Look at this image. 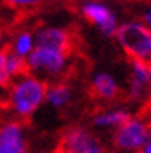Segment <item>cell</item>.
Listing matches in <instances>:
<instances>
[{
    "instance_id": "1",
    "label": "cell",
    "mask_w": 151,
    "mask_h": 153,
    "mask_svg": "<svg viewBox=\"0 0 151 153\" xmlns=\"http://www.w3.org/2000/svg\"><path fill=\"white\" fill-rule=\"evenodd\" d=\"M117 39L132 61L151 68V29L139 22L122 24L115 31Z\"/></svg>"
},
{
    "instance_id": "2",
    "label": "cell",
    "mask_w": 151,
    "mask_h": 153,
    "mask_svg": "<svg viewBox=\"0 0 151 153\" xmlns=\"http://www.w3.org/2000/svg\"><path fill=\"white\" fill-rule=\"evenodd\" d=\"M48 94V85L38 78L27 76L21 82H17L12 88V107L19 116H29L39 107Z\"/></svg>"
},
{
    "instance_id": "3",
    "label": "cell",
    "mask_w": 151,
    "mask_h": 153,
    "mask_svg": "<svg viewBox=\"0 0 151 153\" xmlns=\"http://www.w3.org/2000/svg\"><path fill=\"white\" fill-rule=\"evenodd\" d=\"M56 153H104V148L88 131L73 128L61 136Z\"/></svg>"
},
{
    "instance_id": "4",
    "label": "cell",
    "mask_w": 151,
    "mask_h": 153,
    "mask_svg": "<svg viewBox=\"0 0 151 153\" xmlns=\"http://www.w3.org/2000/svg\"><path fill=\"white\" fill-rule=\"evenodd\" d=\"M148 134H150V129L144 123L131 119L129 123H126L117 129V133L114 134V143L121 150H136L148 141Z\"/></svg>"
},
{
    "instance_id": "5",
    "label": "cell",
    "mask_w": 151,
    "mask_h": 153,
    "mask_svg": "<svg viewBox=\"0 0 151 153\" xmlns=\"http://www.w3.org/2000/svg\"><path fill=\"white\" fill-rule=\"evenodd\" d=\"M66 56L63 53H59V51L36 48L34 51H31V55L27 58V63L31 66V70H44L49 75H54L63 68Z\"/></svg>"
},
{
    "instance_id": "6",
    "label": "cell",
    "mask_w": 151,
    "mask_h": 153,
    "mask_svg": "<svg viewBox=\"0 0 151 153\" xmlns=\"http://www.w3.org/2000/svg\"><path fill=\"white\" fill-rule=\"evenodd\" d=\"M36 43H38V48L59 51L65 56L71 51V38L65 29H58V27L43 29L36 36Z\"/></svg>"
},
{
    "instance_id": "7",
    "label": "cell",
    "mask_w": 151,
    "mask_h": 153,
    "mask_svg": "<svg viewBox=\"0 0 151 153\" xmlns=\"http://www.w3.org/2000/svg\"><path fill=\"white\" fill-rule=\"evenodd\" d=\"M0 153H27L21 124L7 123L0 126Z\"/></svg>"
},
{
    "instance_id": "8",
    "label": "cell",
    "mask_w": 151,
    "mask_h": 153,
    "mask_svg": "<svg viewBox=\"0 0 151 153\" xmlns=\"http://www.w3.org/2000/svg\"><path fill=\"white\" fill-rule=\"evenodd\" d=\"M81 12H83V16H85L90 22L97 24L104 34L110 36V34H114L117 31L115 17H114V14L109 10L107 7H104V5H100V4H95V2H93V4L83 5Z\"/></svg>"
},
{
    "instance_id": "9",
    "label": "cell",
    "mask_w": 151,
    "mask_h": 153,
    "mask_svg": "<svg viewBox=\"0 0 151 153\" xmlns=\"http://www.w3.org/2000/svg\"><path fill=\"white\" fill-rule=\"evenodd\" d=\"M5 53H7V73H9V76L10 78L12 76H26L27 78L29 73H31V66H29L26 58L17 55L10 44L5 46Z\"/></svg>"
},
{
    "instance_id": "10",
    "label": "cell",
    "mask_w": 151,
    "mask_h": 153,
    "mask_svg": "<svg viewBox=\"0 0 151 153\" xmlns=\"http://www.w3.org/2000/svg\"><path fill=\"white\" fill-rule=\"evenodd\" d=\"M92 92L97 97L102 99H114L117 95V85L110 75H98L92 83Z\"/></svg>"
},
{
    "instance_id": "11",
    "label": "cell",
    "mask_w": 151,
    "mask_h": 153,
    "mask_svg": "<svg viewBox=\"0 0 151 153\" xmlns=\"http://www.w3.org/2000/svg\"><path fill=\"white\" fill-rule=\"evenodd\" d=\"M131 121V116L124 111H114V112H107V114H100L97 116L93 123L97 126H124L126 123Z\"/></svg>"
},
{
    "instance_id": "12",
    "label": "cell",
    "mask_w": 151,
    "mask_h": 153,
    "mask_svg": "<svg viewBox=\"0 0 151 153\" xmlns=\"http://www.w3.org/2000/svg\"><path fill=\"white\" fill-rule=\"evenodd\" d=\"M48 100L56 107H63L65 104H68L70 100V88L63 85V83H56L51 88H48V94H46Z\"/></svg>"
},
{
    "instance_id": "13",
    "label": "cell",
    "mask_w": 151,
    "mask_h": 153,
    "mask_svg": "<svg viewBox=\"0 0 151 153\" xmlns=\"http://www.w3.org/2000/svg\"><path fill=\"white\" fill-rule=\"evenodd\" d=\"M31 49H33V36L29 33H22L19 34V38H17L16 44H14V51H16L19 56H24L29 55L31 53Z\"/></svg>"
},
{
    "instance_id": "14",
    "label": "cell",
    "mask_w": 151,
    "mask_h": 153,
    "mask_svg": "<svg viewBox=\"0 0 151 153\" xmlns=\"http://www.w3.org/2000/svg\"><path fill=\"white\" fill-rule=\"evenodd\" d=\"M0 85L2 87H9L10 85V76L7 73V53H5V46L0 49Z\"/></svg>"
},
{
    "instance_id": "15",
    "label": "cell",
    "mask_w": 151,
    "mask_h": 153,
    "mask_svg": "<svg viewBox=\"0 0 151 153\" xmlns=\"http://www.w3.org/2000/svg\"><path fill=\"white\" fill-rule=\"evenodd\" d=\"M10 5H17V7H29V5H36L38 0H7Z\"/></svg>"
},
{
    "instance_id": "16",
    "label": "cell",
    "mask_w": 151,
    "mask_h": 153,
    "mask_svg": "<svg viewBox=\"0 0 151 153\" xmlns=\"http://www.w3.org/2000/svg\"><path fill=\"white\" fill-rule=\"evenodd\" d=\"M143 19H144V22H146V24H148V27L151 29V10H148V12H146V14H144V17H143Z\"/></svg>"
},
{
    "instance_id": "17",
    "label": "cell",
    "mask_w": 151,
    "mask_h": 153,
    "mask_svg": "<svg viewBox=\"0 0 151 153\" xmlns=\"http://www.w3.org/2000/svg\"><path fill=\"white\" fill-rule=\"evenodd\" d=\"M0 39H2V31H0Z\"/></svg>"
}]
</instances>
